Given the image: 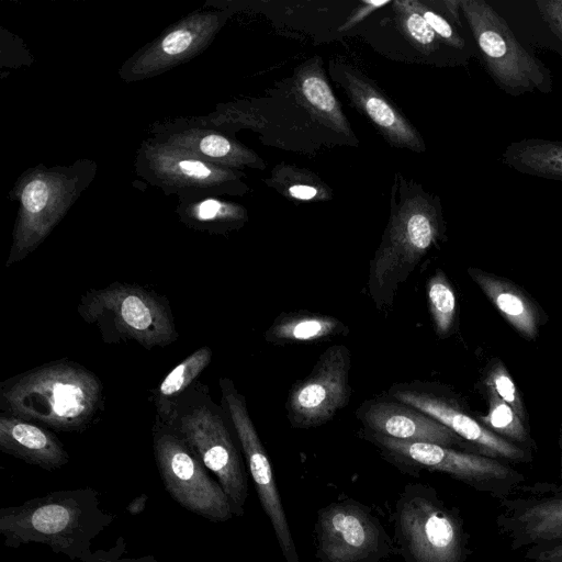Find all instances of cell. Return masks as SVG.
Segmentation results:
<instances>
[{
	"instance_id": "1",
	"label": "cell",
	"mask_w": 562,
	"mask_h": 562,
	"mask_svg": "<svg viewBox=\"0 0 562 562\" xmlns=\"http://www.w3.org/2000/svg\"><path fill=\"white\" fill-rule=\"evenodd\" d=\"M446 232L440 199L397 173L390 217L369 265V294L379 311L390 308L427 252Z\"/></svg>"
},
{
	"instance_id": "2",
	"label": "cell",
	"mask_w": 562,
	"mask_h": 562,
	"mask_svg": "<svg viewBox=\"0 0 562 562\" xmlns=\"http://www.w3.org/2000/svg\"><path fill=\"white\" fill-rule=\"evenodd\" d=\"M90 487L50 492L19 506L0 509L4 544L41 543L71 560L88 561L90 544L113 520Z\"/></svg>"
},
{
	"instance_id": "3",
	"label": "cell",
	"mask_w": 562,
	"mask_h": 562,
	"mask_svg": "<svg viewBox=\"0 0 562 562\" xmlns=\"http://www.w3.org/2000/svg\"><path fill=\"white\" fill-rule=\"evenodd\" d=\"M0 398L10 415L59 431H81L102 407V384L83 366L60 360L5 381Z\"/></svg>"
},
{
	"instance_id": "4",
	"label": "cell",
	"mask_w": 562,
	"mask_h": 562,
	"mask_svg": "<svg viewBox=\"0 0 562 562\" xmlns=\"http://www.w3.org/2000/svg\"><path fill=\"white\" fill-rule=\"evenodd\" d=\"M394 539L405 562H467L470 535L458 508L425 483H408L393 512Z\"/></svg>"
},
{
	"instance_id": "5",
	"label": "cell",
	"mask_w": 562,
	"mask_h": 562,
	"mask_svg": "<svg viewBox=\"0 0 562 562\" xmlns=\"http://www.w3.org/2000/svg\"><path fill=\"white\" fill-rule=\"evenodd\" d=\"M78 313L100 329L108 344L133 340L149 350L167 347L179 337L168 301L135 284L115 282L89 290L80 299Z\"/></svg>"
},
{
	"instance_id": "6",
	"label": "cell",
	"mask_w": 562,
	"mask_h": 562,
	"mask_svg": "<svg viewBox=\"0 0 562 562\" xmlns=\"http://www.w3.org/2000/svg\"><path fill=\"white\" fill-rule=\"evenodd\" d=\"M360 435L403 473L416 476L422 470L440 472L497 502L526 482L522 473L494 458L430 442L405 441L364 431Z\"/></svg>"
},
{
	"instance_id": "7",
	"label": "cell",
	"mask_w": 562,
	"mask_h": 562,
	"mask_svg": "<svg viewBox=\"0 0 562 562\" xmlns=\"http://www.w3.org/2000/svg\"><path fill=\"white\" fill-rule=\"evenodd\" d=\"M483 65L496 86L517 97L526 92L550 93V69L517 40L506 21L484 0H460Z\"/></svg>"
},
{
	"instance_id": "8",
	"label": "cell",
	"mask_w": 562,
	"mask_h": 562,
	"mask_svg": "<svg viewBox=\"0 0 562 562\" xmlns=\"http://www.w3.org/2000/svg\"><path fill=\"white\" fill-rule=\"evenodd\" d=\"M316 557L330 562H382L397 552L371 508L346 498L317 512Z\"/></svg>"
},
{
	"instance_id": "9",
	"label": "cell",
	"mask_w": 562,
	"mask_h": 562,
	"mask_svg": "<svg viewBox=\"0 0 562 562\" xmlns=\"http://www.w3.org/2000/svg\"><path fill=\"white\" fill-rule=\"evenodd\" d=\"M154 454L169 495L184 509L214 522L229 520L234 514L223 487L173 431H154Z\"/></svg>"
},
{
	"instance_id": "10",
	"label": "cell",
	"mask_w": 562,
	"mask_h": 562,
	"mask_svg": "<svg viewBox=\"0 0 562 562\" xmlns=\"http://www.w3.org/2000/svg\"><path fill=\"white\" fill-rule=\"evenodd\" d=\"M176 432L215 474L234 516H243L248 496L247 475L222 416L207 405L195 406L181 415Z\"/></svg>"
},
{
	"instance_id": "11",
	"label": "cell",
	"mask_w": 562,
	"mask_h": 562,
	"mask_svg": "<svg viewBox=\"0 0 562 562\" xmlns=\"http://www.w3.org/2000/svg\"><path fill=\"white\" fill-rule=\"evenodd\" d=\"M350 350L345 345L328 347L307 376L296 381L288 394L285 411L292 428L319 427L334 418L350 401Z\"/></svg>"
},
{
	"instance_id": "12",
	"label": "cell",
	"mask_w": 562,
	"mask_h": 562,
	"mask_svg": "<svg viewBox=\"0 0 562 562\" xmlns=\"http://www.w3.org/2000/svg\"><path fill=\"white\" fill-rule=\"evenodd\" d=\"M497 503L495 526L512 551L562 539V482H524Z\"/></svg>"
},
{
	"instance_id": "13",
	"label": "cell",
	"mask_w": 562,
	"mask_h": 562,
	"mask_svg": "<svg viewBox=\"0 0 562 562\" xmlns=\"http://www.w3.org/2000/svg\"><path fill=\"white\" fill-rule=\"evenodd\" d=\"M387 394L428 414L474 447L479 454L505 462L528 463L530 450L488 430L467 414L443 387L434 382L411 381L393 384Z\"/></svg>"
},
{
	"instance_id": "14",
	"label": "cell",
	"mask_w": 562,
	"mask_h": 562,
	"mask_svg": "<svg viewBox=\"0 0 562 562\" xmlns=\"http://www.w3.org/2000/svg\"><path fill=\"white\" fill-rule=\"evenodd\" d=\"M222 400L239 439L260 505L269 518L286 562H299L294 539L268 454L247 409L245 396L232 380L220 379Z\"/></svg>"
},
{
	"instance_id": "15",
	"label": "cell",
	"mask_w": 562,
	"mask_h": 562,
	"mask_svg": "<svg viewBox=\"0 0 562 562\" xmlns=\"http://www.w3.org/2000/svg\"><path fill=\"white\" fill-rule=\"evenodd\" d=\"M329 74L342 88L352 106L371 122L390 145L414 153L426 150L419 132L367 75L339 59L329 61Z\"/></svg>"
},
{
	"instance_id": "16",
	"label": "cell",
	"mask_w": 562,
	"mask_h": 562,
	"mask_svg": "<svg viewBox=\"0 0 562 562\" xmlns=\"http://www.w3.org/2000/svg\"><path fill=\"white\" fill-rule=\"evenodd\" d=\"M356 417L362 425L361 431L364 432L405 441L430 442L477 453L473 446L451 429L389 394L362 402L356 411Z\"/></svg>"
},
{
	"instance_id": "17",
	"label": "cell",
	"mask_w": 562,
	"mask_h": 562,
	"mask_svg": "<svg viewBox=\"0 0 562 562\" xmlns=\"http://www.w3.org/2000/svg\"><path fill=\"white\" fill-rule=\"evenodd\" d=\"M0 449L47 471L60 469L69 461L64 445L52 431L10 414L0 417Z\"/></svg>"
},
{
	"instance_id": "18",
	"label": "cell",
	"mask_w": 562,
	"mask_h": 562,
	"mask_svg": "<svg viewBox=\"0 0 562 562\" xmlns=\"http://www.w3.org/2000/svg\"><path fill=\"white\" fill-rule=\"evenodd\" d=\"M293 88L295 100L314 123L355 140L349 122L322 68V59L314 57L302 64L294 74Z\"/></svg>"
},
{
	"instance_id": "19",
	"label": "cell",
	"mask_w": 562,
	"mask_h": 562,
	"mask_svg": "<svg viewBox=\"0 0 562 562\" xmlns=\"http://www.w3.org/2000/svg\"><path fill=\"white\" fill-rule=\"evenodd\" d=\"M468 273L502 316L526 339L538 336L540 313L532 300L513 282L477 268Z\"/></svg>"
},
{
	"instance_id": "20",
	"label": "cell",
	"mask_w": 562,
	"mask_h": 562,
	"mask_svg": "<svg viewBox=\"0 0 562 562\" xmlns=\"http://www.w3.org/2000/svg\"><path fill=\"white\" fill-rule=\"evenodd\" d=\"M348 331V326L335 316L301 310L278 315L263 337L269 344L284 346L323 341Z\"/></svg>"
},
{
	"instance_id": "21",
	"label": "cell",
	"mask_w": 562,
	"mask_h": 562,
	"mask_svg": "<svg viewBox=\"0 0 562 562\" xmlns=\"http://www.w3.org/2000/svg\"><path fill=\"white\" fill-rule=\"evenodd\" d=\"M501 160L521 173L562 181V140H516L505 148Z\"/></svg>"
},
{
	"instance_id": "22",
	"label": "cell",
	"mask_w": 562,
	"mask_h": 562,
	"mask_svg": "<svg viewBox=\"0 0 562 562\" xmlns=\"http://www.w3.org/2000/svg\"><path fill=\"white\" fill-rule=\"evenodd\" d=\"M212 359V350L201 347L177 364L162 380L155 394L158 417L169 423L181 393L203 372Z\"/></svg>"
},
{
	"instance_id": "23",
	"label": "cell",
	"mask_w": 562,
	"mask_h": 562,
	"mask_svg": "<svg viewBox=\"0 0 562 562\" xmlns=\"http://www.w3.org/2000/svg\"><path fill=\"white\" fill-rule=\"evenodd\" d=\"M267 183L290 200L321 202L333 198V190L317 175L285 162L274 166Z\"/></svg>"
},
{
	"instance_id": "24",
	"label": "cell",
	"mask_w": 562,
	"mask_h": 562,
	"mask_svg": "<svg viewBox=\"0 0 562 562\" xmlns=\"http://www.w3.org/2000/svg\"><path fill=\"white\" fill-rule=\"evenodd\" d=\"M391 5L401 33L417 52L434 56L442 52L443 47L448 48L415 9L412 0L393 1Z\"/></svg>"
},
{
	"instance_id": "25",
	"label": "cell",
	"mask_w": 562,
	"mask_h": 562,
	"mask_svg": "<svg viewBox=\"0 0 562 562\" xmlns=\"http://www.w3.org/2000/svg\"><path fill=\"white\" fill-rule=\"evenodd\" d=\"M488 412L479 422L499 437L531 451L536 447L517 413L487 389Z\"/></svg>"
},
{
	"instance_id": "26",
	"label": "cell",
	"mask_w": 562,
	"mask_h": 562,
	"mask_svg": "<svg viewBox=\"0 0 562 562\" xmlns=\"http://www.w3.org/2000/svg\"><path fill=\"white\" fill-rule=\"evenodd\" d=\"M428 307L435 333L446 338L452 331L457 316V297L454 290L441 269L427 282Z\"/></svg>"
},
{
	"instance_id": "27",
	"label": "cell",
	"mask_w": 562,
	"mask_h": 562,
	"mask_svg": "<svg viewBox=\"0 0 562 562\" xmlns=\"http://www.w3.org/2000/svg\"><path fill=\"white\" fill-rule=\"evenodd\" d=\"M415 9L424 16L440 41L450 49L471 56L473 48L459 27L447 14L434 8L429 1L412 0Z\"/></svg>"
},
{
	"instance_id": "28",
	"label": "cell",
	"mask_w": 562,
	"mask_h": 562,
	"mask_svg": "<svg viewBox=\"0 0 562 562\" xmlns=\"http://www.w3.org/2000/svg\"><path fill=\"white\" fill-rule=\"evenodd\" d=\"M484 383L486 389L492 390L501 400L508 404L524 423L527 422V413L518 389L503 362H497L491 367Z\"/></svg>"
},
{
	"instance_id": "29",
	"label": "cell",
	"mask_w": 562,
	"mask_h": 562,
	"mask_svg": "<svg viewBox=\"0 0 562 562\" xmlns=\"http://www.w3.org/2000/svg\"><path fill=\"white\" fill-rule=\"evenodd\" d=\"M48 198V187L41 179L30 181L22 192V203L30 214L41 213L45 209Z\"/></svg>"
},
{
	"instance_id": "30",
	"label": "cell",
	"mask_w": 562,
	"mask_h": 562,
	"mask_svg": "<svg viewBox=\"0 0 562 562\" xmlns=\"http://www.w3.org/2000/svg\"><path fill=\"white\" fill-rule=\"evenodd\" d=\"M524 558L531 562H562V539L530 546Z\"/></svg>"
},
{
	"instance_id": "31",
	"label": "cell",
	"mask_w": 562,
	"mask_h": 562,
	"mask_svg": "<svg viewBox=\"0 0 562 562\" xmlns=\"http://www.w3.org/2000/svg\"><path fill=\"white\" fill-rule=\"evenodd\" d=\"M542 20L562 40V0L536 1Z\"/></svg>"
},
{
	"instance_id": "32",
	"label": "cell",
	"mask_w": 562,
	"mask_h": 562,
	"mask_svg": "<svg viewBox=\"0 0 562 562\" xmlns=\"http://www.w3.org/2000/svg\"><path fill=\"white\" fill-rule=\"evenodd\" d=\"M195 214L202 221H212L226 215L240 220L243 212L240 209L236 210L232 206H224L216 200H205L199 204L195 210Z\"/></svg>"
},
{
	"instance_id": "33",
	"label": "cell",
	"mask_w": 562,
	"mask_h": 562,
	"mask_svg": "<svg viewBox=\"0 0 562 562\" xmlns=\"http://www.w3.org/2000/svg\"><path fill=\"white\" fill-rule=\"evenodd\" d=\"M192 40L193 35L189 30L179 29L162 40L161 49L168 55H177L187 50Z\"/></svg>"
},
{
	"instance_id": "34",
	"label": "cell",
	"mask_w": 562,
	"mask_h": 562,
	"mask_svg": "<svg viewBox=\"0 0 562 562\" xmlns=\"http://www.w3.org/2000/svg\"><path fill=\"white\" fill-rule=\"evenodd\" d=\"M179 170L191 178L203 180L210 178L213 172L199 160L186 159L180 160L178 164Z\"/></svg>"
},
{
	"instance_id": "35",
	"label": "cell",
	"mask_w": 562,
	"mask_h": 562,
	"mask_svg": "<svg viewBox=\"0 0 562 562\" xmlns=\"http://www.w3.org/2000/svg\"><path fill=\"white\" fill-rule=\"evenodd\" d=\"M390 1H364L362 2V8L358 9L348 20V22L344 25L346 29L356 25L358 22L362 21L368 14L373 12V10L383 7L385 4H390Z\"/></svg>"
},
{
	"instance_id": "36",
	"label": "cell",
	"mask_w": 562,
	"mask_h": 562,
	"mask_svg": "<svg viewBox=\"0 0 562 562\" xmlns=\"http://www.w3.org/2000/svg\"><path fill=\"white\" fill-rule=\"evenodd\" d=\"M147 501L148 496L146 494H140L127 504L126 512L131 515L140 514L145 509Z\"/></svg>"
},
{
	"instance_id": "37",
	"label": "cell",
	"mask_w": 562,
	"mask_h": 562,
	"mask_svg": "<svg viewBox=\"0 0 562 562\" xmlns=\"http://www.w3.org/2000/svg\"><path fill=\"white\" fill-rule=\"evenodd\" d=\"M560 477L562 480V456H561V463H560Z\"/></svg>"
},
{
	"instance_id": "38",
	"label": "cell",
	"mask_w": 562,
	"mask_h": 562,
	"mask_svg": "<svg viewBox=\"0 0 562 562\" xmlns=\"http://www.w3.org/2000/svg\"><path fill=\"white\" fill-rule=\"evenodd\" d=\"M124 562H142V561L140 560H137V561H135V560H132V561L131 560H126Z\"/></svg>"
},
{
	"instance_id": "39",
	"label": "cell",
	"mask_w": 562,
	"mask_h": 562,
	"mask_svg": "<svg viewBox=\"0 0 562 562\" xmlns=\"http://www.w3.org/2000/svg\"><path fill=\"white\" fill-rule=\"evenodd\" d=\"M319 562H330V561H326V560H319Z\"/></svg>"
},
{
	"instance_id": "40",
	"label": "cell",
	"mask_w": 562,
	"mask_h": 562,
	"mask_svg": "<svg viewBox=\"0 0 562 562\" xmlns=\"http://www.w3.org/2000/svg\"><path fill=\"white\" fill-rule=\"evenodd\" d=\"M561 435H562V432H561Z\"/></svg>"
}]
</instances>
